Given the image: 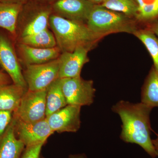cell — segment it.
I'll list each match as a JSON object with an SVG mask.
<instances>
[{
    "instance_id": "obj_1",
    "label": "cell",
    "mask_w": 158,
    "mask_h": 158,
    "mask_svg": "<svg viewBox=\"0 0 158 158\" xmlns=\"http://www.w3.org/2000/svg\"><path fill=\"white\" fill-rule=\"evenodd\" d=\"M152 109L143 103H133L121 100L113 105L112 110L118 114L122 121L120 138L127 143L138 144L151 157H157L151 138L150 115Z\"/></svg>"
},
{
    "instance_id": "obj_2",
    "label": "cell",
    "mask_w": 158,
    "mask_h": 158,
    "mask_svg": "<svg viewBox=\"0 0 158 158\" xmlns=\"http://www.w3.org/2000/svg\"><path fill=\"white\" fill-rule=\"evenodd\" d=\"M49 25L53 32L57 46L61 52H72L81 46H91L98 39L85 23L51 15Z\"/></svg>"
},
{
    "instance_id": "obj_3",
    "label": "cell",
    "mask_w": 158,
    "mask_h": 158,
    "mask_svg": "<svg viewBox=\"0 0 158 158\" xmlns=\"http://www.w3.org/2000/svg\"><path fill=\"white\" fill-rule=\"evenodd\" d=\"M86 25L98 39L107 34L117 32L134 34L137 30L129 17L101 5L94 6Z\"/></svg>"
},
{
    "instance_id": "obj_4",
    "label": "cell",
    "mask_w": 158,
    "mask_h": 158,
    "mask_svg": "<svg viewBox=\"0 0 158 158\" xmlns=\"http://www.w3.org/2000/svg\"><path fill=\"white\" fill-rule=\"evenodd\" d=\"M47 89L40 91L28 90L23 95L13 117L27 123H33L46 118Z\"/></svg>"
},
{
    "instance_id": "obj_5",
    "label": "cell",
    "mask_w": 158,
    "mask_h": 158,
    "mask_svg": "<svg viewBox=\"0 0 158 158\" xmlns=\"http://www.w3.org/2000/svg\"><path fill=\"white\" fill-rule=\"evenodd\" d=\"M59 57L43 64L27 65L23 76L28 90L35 91L47 89L59 78Z\"/></svg>"
},
{
    "instance_id": "obj_6",
    "label": "cell",
    "mask_w": 158,
    "mask_h": 158,
    "mask_svg": "<svg viewBox=\"0 0 158 158\" xmlns=\"http://www.w3.org/2000/svg\"><path fill=\"white\" fill-rule=\"evenodd\" d=\"M44 3L33 0L23 5L19 16L24 18L26 25L20 31L19 37L36 34L48 28L49 17L53 11L51 5Z\"/></svg>"
},
{
    "instance_id": "obj_7",
    "label": "cell",
    "mask_w": 158,
    "mask_h": 158,
    "mask_svg": "<svg viewBox=\"0 0 158 158\" xmlns=\"http://www.w3.org/2000/svg\"><path fill=\"white\" fill-rule=\"evenodd\" d=\"M60 79L67 104L82 107L93 103L96 90L92 80H84L81 76Z\"/></svg>"
},
{
    "instance_id": "obj_8",
    "label": "cell",
    "mask_w": 158,
    "mask_h": 158,
    "mask_svg": "<svg viewBox=\"0 0 158 158\" xmlns=\"http://www.w3.org/2000/svg\"><path fill=\"white\" fill-rule=\"evenodd\" d=\"M14 118L15 133L26 147L45 143L48 137L54 133L46 118L33 123L25 122Z\"/></svg>"
},
{
    "instance_id": "obj_9",
    "label": "cell",
    "mask_w": 158,
    "mask_h": 158,
    "mask_svg": "<svg viewBox=\"0 0 158 158\" xmlns=\"http://www.w3.org/2000/svg\"><path fill=\"white\" fill-rule=\"evenodd\" d=\"M0 66L11 78L13 84L27 90V85L22 72L16 53L9 37L0 33Z\"/></svg>"
},
{
    "instance_id": "obj_10",
    "label": "cell",
    "mask_w": 158,
    "mask_h": 158,
    "mask_svg": "<svg viewBox=\"0 0 158 158\" xmlns=\"http://www.w3.org/2000/svg\"><path fill=\"white\" fill-rule=\"evenodd\" d=\"M81 107L67 105L64 108L47 116L51 128L54 132H76L81 126Z\"/></svg>"
},
{
    "instance_id": "obj_11",
    "label": "cell",
    "mask_w": 158,
    "mask_h": 158,
    "mask_svg": "<svg viewBox=\"0 0 158 158\" xmlns=\"http://www.w3.org/2000/svg\"><path fill=\"white\" fill-rule=\"evenodd\" d=\"M94 6L88 0H57L51 5L54 14L85 23Z\"/></svg>"
},
{
    "instance_id": "obj_12",
    "label": "cell",
    "mask_w": 158,
    "mask_h": 158,
    "mask_svg": "<svg viewBox=\"0 0 158 158\" xmlns=\"http://www.w3.org/2000/svg\"><path fill=\"white\" fill-rule=\"evenodd\" d=\"M91 46H81L73 52H64L59 57V78H68L81 76L83 66L88 62V53Z\"/></svg>"
},
{
    "instance_id": "obj_13",
    "label": "cell",
    "mask_w": 158,
    "mask_h": 158,
    "mask_svg": "<svg viewBox=\"0 0 158 158\" xmlns=\"http://www.w3.org/2000/svg\"><path fill=\"white\" fill-rule=\"evenodd\" d=\"M14 118L0 137V158H21L25 145L16 137Z\"/></svg>"
},
{
    "instance_id": "obj_14",
    "label": "cell",
    "mask_w": 158,
    "mask_h": 158,
    "mask_svg": "<svg viewBox=\"0 0 158 158\" xmlns=\"http://www.w3.org/2000/svg\"><path fill=\"white\" fill-rule=\"evenodd\" d=\"M18 48L27 65H37L50 62L58 59L61 52L58 46L53 48H40L19 43Z\"/></svg>"
},
{
    "instance_id": "obj_15",
    "label": "cell",
    "mask_w": 158,
    "mask_h": 158,
    "mask_svg": "<svg viewBox=\"0 0 158 158\" xmlns=\"http://www.w3.org/2000/svg\"><path fill=\"white\" fill-rule=\"evenodd\" d=\"M27 90L14 84L0 85V110L14 113Z\"/></svg>"
},
{
    "instance_id": "obj_16",
    "label": "cell",
    "mask_w": 158,
    "mask_h": 158,
    "mask_svg": "<svg viewBox=\"0 0 158 158\" xmlns=\"http://www.w3.org/2000/svg\"><path fill=\"white\" fill-rule=\"evenodd\" d=\"M23 6L0 2V27L8 31L14 37L16 36L18 20Z\"/></svg>"
},
{
    "instance_id": "obj_17",
    "label": "cell",
    "mask_w": 158,
    "mask_h": 158,
    "mask_svg": "<svg viewBox=\"0 0 158 158\" xmlns=\"http://www.w3.org/2000/svg\"><path fill=\"white\" fill-rule=\"evenodd\" d=\"M141 102L152 109L158 107V72L154 66L150 71L142 87Z\"/></svg>"
},
{
    "instance_id": "obj_18",
    "label": "cell",
    "mask_w": 158,
    "mask_h": 158,
    "mask_svg": "<svg viewBox=\"0 0 158 158\" xmlns=\"http://www.w3.org/2000/svg\"><path fill=\"white\" fill-rule=\"evenodd\" d=\"M67 105L62 91L61 79H58L48 88L46 103V117L61 110Z\"/></svg>"
},
{
    "instance_id": "obj_19",
    "label": "cell",
    "mask_w": 158,
    "mask_h": 158,
    "mask_svg": "<svg viewBox=\"0 0 158 158\" xmlns=\"http://www.w3.org/2000/svg\"><path fill=\"white\" fill-rule=\"evenodd\" d=\"M19 43L40 48H53L57 46L54 34L48 28L36 34L19 37Z\"/></svg>"
},
{
    "instance_id": "obj_20",
    "label": "cell",
    "mask_w": 158,
    "mask_h": 158,
    "mask_svg": "<svg viewBox=\"0 0 158 158\" xmlns=\"http://www.w3.org/2000/svg\"><path fill=\"white\" fill-rule=\"evenodd\" d=\"M134 35L145 46L153 62L154 67L158 72V38L150 29L136 30Z\"/></svg>"
},
{
    "instance_id": "obj_21",
    "label": "cell",
    "mask_w": 158,
    "mask_h": 158,
    "mask_svg": "<svg viewBox=\"0 0 158 158\" xmlns=\"http://www.w3.org/2000/svg\"><path fill=\"white\" fill-rule=\"evenodd\" d=\"M101 6L129 18L138 16V5L135 0H105Z\"/></svg>"
},
{
    "instance_id": "obj_22",
    "label": "cell",
    "mask_w": 158,
    "mask_h": 158,
    "mask_svg": "<svg viewBox=\"0 0 158 158\" xmlns=\"http://www.w3.org/2000/svg\"><path fill=\"white\" fill-rule=\"evenodd\" d=\"M137 18L143 22H149L158 17V0H138Z\"/></svg>"
},
{
    "instance_id": "obj_23",
    "label": "cell",
    "mask_w": 158,
    "mask_h": 158,
    "mask_svg": "<svg viewBox=\"0 0 158 158\" xmlns=\"http://www.w3.org/2000/svg\"><path fill=\"white\" fill-rule=\"evenodd\" d=\"M12 113L9 111L0 110V137L2 135L11 123Z\"/></svg>"
},
{
    "instance_id": "obj_24",
    "label": "cell",
    "mask_w": 158,
    "mask_h": 158,
    "mask_svg": "<svg viewBox=\"0 0 158 158\" xmlns=\"http://www.w3.org/2000/svg\"><path fill=\"white\" fill-rule=\"evenodd\" d=\"M44 143L26 147L21 158H40V152Z\"/></svg>"
},
{
    "instance_id": "obj_25",
    "label": "cell",
    "mask_w": 158,
    "mask_h": 158,
    "mask_svg": "<svg viewBox=\"0 0 158 158\" xmlns=\"http://www.w3.org/2000/svg\"><path fill=\"white\" fill-rule=\"evenodd\" d=\"M11 81L12 80L8 74L0 70V85H9L11 84Z\"/></svg>"
},
{
    "instance_id": "obj_26",
    "label": "cell",
    "mask_w": 158,
    "mask_h": 158,
    "mask_svg": "<svg viewBox=\"0 0 158 158\" xmlns=\"http://www.w3.org/2000/svg\"><path fill=\"white\" fill-rule=\"evenodd\" d=\"M33 0H0V2L9 4H19L24 5Z\"/></svg>"
},
{
    "instance_id": "obj_27",
    "label": "cell",
    "mask_w": 158,
    "mask_h": 158,
    "mask_svg": "<svg viewBox=\"0 0 158 158\" xmlns=\"http://www.w3.org/2000/svg\"><path fill=\"white\" fill-rule=\"evenodd\" d=\"M149 29L156 34L158 38V21H156L152 24Z\"/></svg>"
},
{
    "instance_id": "obj_28",
    "label": "cell",
    "mask_w": 158,
    "mask_h": 158,
    "mask_svg": "<svg viewBox=\"0 0 158 158\" xmlns=\"http://www.w3.org/2000/svg\"><path fill=\"white\" fill-rule=\"evenodd\" d=\"M156 138V139H152V144L154 146L156 151H158V134L155 133Z\"/></svg>"
},
{
    "instance_id": "obj_29",
    "label": "cell",
    "mask_w": 158,
    "mask_h": 158,
    "mask_svg": "<svg viewBox=\"0 0 158 158\" xmlns=\"http://www.w3.org/2000/svg\"><path fill=\"white\" fill-rule=\"evenodd\" d=\"M69 158H87V157L84 154H81L70 155L69 156Z\"/></svg>"
},
{
    "instance_id": "obj_30",
    "label": "cell",
    "mask_w": 158,
    "mask_h": 158,
    "mask_svg": "<svg viewBox=\"0 0 158 158\" xmlns=\"http://www.w3.org/2000/svg\"><path fill=\"white\" fill-rule=\"evenodd\" d=\"M90 2L93 3V4H98V3H102L105 0H88Z\"/></svg>"
},
{
    "instance_id": "obj_31",
    "label": "cell",
    "mask_w": 158,
    "mask_h": 158,
    "mask_svg": "<svg viewBox=\"0 0 158 158\" xmlns=\"http://www.w3.org/2000/svg\"><path fill=\"white\" fill-rule=\"evenodd\" d=\"M57 1V0H40V2H43L46 3V2H55V1Z\"/></svg>"
},
{
    "instance_id": "obj_32",
    "label": "cell",
    "mask_w": 158,
    "mask_h": 158,
    "mask_svg": "<svg viewBox=\"0 0 158 158\" xmlns=\"http://www.w3.org/2000/svg\"><path fill=\"white\" fill-rule=\"evenodd\" d=\"M156 151L157 156L158 157V151Z\"/></svg>"
},
{
    "instance_id": "obj_33",
    "label": "cell",
    "mask_w": 158,
    "mask_h": 158,
    "mask_svg": "<svg viewBox=\"0 0 158 158\" xmlns=\"http://www.w3.org/2000/svg\"><path fill=\"white\" fill-rule=\"evenodd\" d=\"M135 1L136 2H137V1H138V0H135Z\"/></svg>"
},
{
    "instance_id": "obj_34",
    "label": "cell",
    "mask_w": 158,
    "mask_h": 158,
    "mask_svg": "<svg viewBox=\"0 0 158 158\" xmlns=\"http://www.w3.org/2000/svg\"><path fill=\"white\" fill-rule=\"evenodd\" d=\"M40 158H42V157H41L40 156Z\"/></svg>"
}]
</instances>
